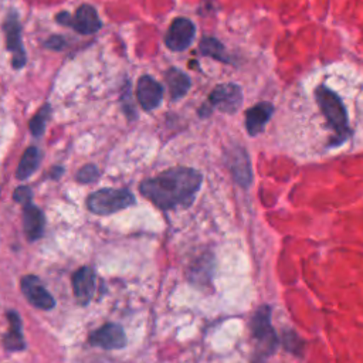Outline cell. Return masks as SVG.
<instances>
[{
    "label": "cell",
    "instance_id": "obj_1",
    "mask_svg": "<svg viewBox=\"0 0 363 363\" xmlns=\"http://www.w3.org/2000/svg\"><path fill=\"white\" fill-rule=\"evenodd\" d=\"M298 101L296 125L301 139L309 140L306 150L326 153L349 142L357 129L353 101L346 96V85L335 84V78H322L303 91Z\"/></svg>",
    "mask_w": 363,
    "mask_h": 363
},
{
    "label": "cell",
    "instance_id": "obj_2",
    "mask_svg": "<svg viewBox=\"0 0 363 363\" xmlns=\"http://www.w3.org/2000/svg\"><path fill=\"white\" fill-rule=\"evenodd\" d=\"M201 174L191 167H172L140 183V193L162 210L187 207L196 199Z\"/></svg>",
    "mask_w": 363,
    "mask_h": 363
},
{
    "label": "cell",
    "instance_id": "obj_3",
    "mask_svg": "<svg viewBox=\"0 0 363 363\" xmlns=\"http://www.w3.org/2000/svg\"><path fill=\"white\" fill-rule=\"evenodd\" d=\"M132 204H135V197L126 189H102L92 193L86 201L89 211L99 216L116 213Z\"/></svg>",
    "mask_w": 363,
    "mask_h": 363
},
{
    "label": "cell",
    "instance_id": "obj_4",
    "mask_svg": "<svg viewBox=\"0 0 363 363\" xmlns=\"http://www.w3.org/2000/svg\"><path fill=\"white\" fill-rule=\"evenodd\" d=\"M251 333L257 345V353L262 357L269 356L278 345V337L271 325V309L268 305H262L252 316Z\"/></svg>",
    "mask_w": 363,
    "mask_h": 363
},
{
    "label": "cell",
    "instance_id": "obj_5",
    "mask_svg": "<svg viewBox=\"0 0 363 363\" xmlns=\"http://www.w3.org/2000/svg\"><path fill=\"white\" fill-rule=\"evenodd\" d=\"M55 20L62 24V26H71L75 31H78L79 34H92V33H96L102 23L98 17V13L96 10L89 6V4H84L81 6L77 11H75V16L72 17L71 14L62 11L60 13Z\"/></svg>",
    "mask_w": 363,
    "mask_h": 363
},
{
    "label": "cell",
    "instance_id": "obj_6",
    "mask_svg": "<svg viewBox=\"0 0 363 363\" xmlns=\"http://www.w3.org/2000/svg\"><path fill=\"white\" fill-rule=\"evenodd\" d=\"M196 35V27L191 20L184 17H177L172 21L166 35L164 44L172 51H183L193 43Z\"/></svg>",
    "mask_w": 363,
    "mask_h": 363
},
{
    "label": "cell",
    "instance_id": "obj_7",
    "mask_svg": "<svg viewBox=\"0 0 363 363\" xmlns=\"http://www.w3.org/2000/svg\"><path fill=\"white\" fill-rule=\"evenodd\" d=\"M242 102L241 88L235 84H221L217 85L208 95L207 104L211 108H217L223 112L233 113L235 112ZM206 104V105H207Z\"/></svg>",
    "mask_w": 363,
    "mask_h": 363
},
{
    "label": "cell",
    "instance_id": "obj_8",
    "mask_svg": "<svg viewBox=\"0 0 363 363\" xmlns=\"http://www.w3.org/2000/svg\"><path fill=\"white\" fill-rule=\"evenodd\" d=\"M4 31L7 47L11 52V64L14 68H21L26 64V52L21 44V26L18 23L17 14L11 11L4 21Z\"/></svg>",
    "mask_w": 363,
    "mask_h": 363
},
{
    "label": "cell",
    "instance_id": "obj_9",
    "mask_svg": "<svg viewBox=\"0 0 363 363\" xmlns=\"http://www.w3.org/2000/svg\"><path fill=\"white\" fill-rule=\"evenodd\" d=\"M89 343L106 350L122 349L126 345V335L122 326L116 323H106L89 335Z\"/></svg>",
    "mask_w": 363,
    "mask_h": 363
},
{
    "label": "cell",
    "instance_id": "obj_10",
    "mask_svg": "<svg viewBox=\"0 0 363 363\" xmlns=\"http://www.w3.org/2000/svg\"><path fill=\"white\" fill-rule=\"evenodd\" d=\"M21 291L27 301L40 309H51L55 305L51 294L43 286L35 275H26L21 278Z\"/></svg>",
    "mask_w": 363,
    "mask_h": 363
},
{
    "label": "cell",
    "instance_id": "obj_11",
    "mask_svg": "<svg viewBox=\"0 0 363 363\" xmlns=\"http://www.w3.org/2000/svg\"><path fill=\"white\" fill-rule=\"evenodd\" d=\"M136 98L143 109L150 111L162 102L163 86L152 77L143 75L136 85Z\"/></svg>",
    "mask_w": 363,
    "mask_h": 363
},
{
    "label": "cell",
    "instance_id": "obj_12",
    "mask_svg": "<svg viewBox=\"0 0 363 363\" xmlns=\"http://www.w3.org/2000/svg\"><path fill=\"white\" fill-rule=\"evenodd\" d=\"M72 288L77 301L81 305H86L95 291V272L89 267H82L75 271L72 277Z\"/></svg>",
    "mask_w": 363,
    "mask_h": 363
},
{
    "label": "cell",
    "instance_id": "obj_13",
    "mask_svg": "<svg viewBox=\"0 0 363 363\" xmlns=\"http://www.w3.org/2000/svg\"><path fill=\"white\" fill-rule=\"evenodd\" d=\"M272 112H274V106L269 102H259V104L251 106L245 112V128H247V132L251 136H255V135L261 133L264 130V128H265V123L271 118Z\"/></svg>",
    "mask_w": 363,
    "mask_h": 363
},
{
    "label": "cell",
    "instance_id": "obj_14",
    "mask_svg": "<svg viewBox=\"0 0 363 363\" xmlns=\"http://www.w3.org/2000/svg\"><path fill=\"white\" fill-rule=\"evenodd\" d=\"M23 225L24 233L30 241L38 240L44 233V216L38 207H35L31 201L23 204Z\"/></svg>",
    "mask_w": 363,
    "mask_h": 363
},
{
    "label": "cell",
    "instance_id": "obj_15",
    "mask_svg": "<svg viewBox=\"0 0 363 363\" xmlns=\"http://www.w3.org/2000/svg\"><path fill=\"white\" fill-rule=\"evenodd\" d=\"M9 318V332L3 337V345L7 350L14 352V350H21L24 349V339H23V332H21V320L17 312L9 311L7 312Z\"/></svg>",
    "mask_w": 363,
    "mask_h": 363
},
{
    "label": "cell",
    "instance_id": "obj_16",
    "mask_svg": "<svg viewBox=\"0 0 363 363\" xmlns=\"http://www.w3.org/2000/svg\"><path fill=\"white\" fill-rule=\"evenodd\" d=\"M166 82L169 86L170 96L173 99H179L186 95L190 88L189 77L179 68H170L166 72Z\"/></svg>",
    "mask_w": 363,
    "mask_h": 363
},
{
    "label": "cell",
    "instance_id": "obj_17",
    "mask_svg": "<svg viewBox=\"0 0 363 363\" xmlns=\"http://www.w3.org/2000/svg\"><path fill=\"white\" fill-rule=\"evenodd\" d=\"M38 162H40V155H38V149L35 146H30L26 149L20 163H18V167H17V172H16V176L17 179L20 180H24L27 179L38 166Z\"/></svg>",
    "mask_w": 363,
    "mask_h": 363
},
{
    "label": "cell",
    "instance_id": "obj_18",
    "mask_svg": "<svg viewBox=\"0 0 363 363\" xmlns=\"http://www.w3.org/2000/svg\"><path fill=\"white\" fill-rule=\"evenodd\" d=\"M200 51L203 55H210L216 60H220L223 62H230L231 58L227 55L224 47L221 43H218L216 38L211 37H204L200 41Z\"/></svg>",
    "mask_w": 363,
    "mask_h": 363
},
{
    "label": "cell",
    "instance_id": "obj_19",
    "mask_svg": "<svg viewBox=\"0 0 363 363\" xmlns=\"http://www.w3.org/2000/svg\"><path fill=\"white\" fill-rule=\"evenodd\" d=\"M240 169L235 174V179L240 184L247 186L251 180V172H250V163L247 160L245 152H240L237 155H233V173Z\"/></svg>",
    "mask_w": 363,
    "mask_h": 363
},
{
    "label": "cell",
    "instance_id": "obj_20",
    "mask_svg": "<svg viewBox=\"0 0 363 363\" xmlns=\"http://www.w3.org/2000/svg\"><path fill=\"white\" fill-rule=\"evenodd\" d=\"M50 116V105L45 104L34 116L33 119L30 121V130L34 136H40L43 132H44V128H45V123H47V119Z\"/></svg>",
    "mask_w": 363,
    "mask_h": 363
},
{
    "label": "cell",
    "instance_id": "obj_21",
    "mask_svg": "<svg viewBox=\"0 0 363 363\" xmlns=\"http://www.w3.org/2000/svg\"><path fill=\"white\" fill-rule=\"evenodd\" d=\"M99 176V172L96 169L95 164H85L78 173H77V179L81 182V183H91V182H95Z\"/></svg>",
    "mask_w": 363,
    "mask_h": 363
},
{
    "label": "cell",
    "instance_id": "obj_22",
    "mask_svg": "<svg viewBox=\"0 0 363 363\" xmlns=\"http://www.w3.org/2000/svg\"><path fill=\"white\" fill-rule=\"evenodd\" d=\"M14 200L21 203V204H26L28 201H31V190L26 186H20L14 190Z\"/></svg>",
    "mask_w": 363,
    "mask_h": 363
},
{
    "label": "cell",
    "instance_id": "obj_23",
    "mask_svg": "<svg viewBox=\"0 0 363 363\" xmlns=\"http://www.w3.org/2000/svg\"><path fill=\"white\" fill-rule=\"evenodd\" d=\"M65 45V43H64V38L61 37V35H52V37H50L48 40H47V43H45V47L47 48H51V50H61L62 47Z\"/></svg>",
    "mask_w": 363,
    "mask_h": 363
}]
</instances>
